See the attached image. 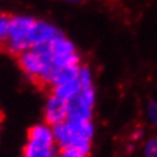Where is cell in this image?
I'll return each mask as SVG.
<instances>
[{"instance_id":"6da1fadb","label":"cell","mask_w":157,"mask_h":157,"mask_svg":"<svg viewBox=\"0 0 157 157\" xmlns=\"http://www.w3.org/2000/svg\"><path fill=\"white\" fill-rule=\"evenodd\" d=\"M53 136L55 144L60 151L75 149L89 155L92 149V140L96 133L95 123L92 121H73L67 120L55 125Z\"/></svg>"},{"instance_id":"7a4b0ae2","label":"cell","mask_w":157,"mask_h":157,"mask_svg":"<svg viewBox=\"0 0 157 157\" xmlns=\"http://www.w3.org/2000/svg\"><path fill=\"white\" fill-rule=\"evenodd\" d=\"M17 61L27 76L41 84L45 83L48 75L55 69L52 65V56L41 55L32 48L19 55Z\"/></svg>"},{"instance_id":"3957f363","label":"cell","mask_w":157,"mask_h":157,"mask_svg":"<svg viewBox=\"0 0 157 157\" xmlns=\"http://www.w3.org/2000/svg\"><path fill=\"white\" fill-rule=\"evenodd\" d=\"M96 105L95 87L81 88V92L68 103V120L92 121Z\"/></svg>"},{"instance_id":"277c9868","label":"cell","mask_w":157,"mask_h":157,"mask_svg":"<svg viewBox=\"0 0 157 157\" xmlns=\"http://www.w3.org/2000/svg\"><path fill=\"white\" fill-rule=\"evenodd\" d=\"M44 123L55 127L68 120V103L63 101L55 95L48 96L44 105Z\"/></svg>"},{"instance_id":"5b68a950","label":"cell","mask_w":157,"mask_h":157,"mask_svg":"<svg viewBox=\"0 0 157 157\" xmlns=\"http://www.w3.org/2000/svg\"><path fill=\"white\" fill-rule=\"evenodd\" d=\"M63 35L57 28H55L52 24H48L45 21H36L31 31L27 35V41L32 48L33 45L40 44V43L51 41L55 37Z\"/></svg>"},{"instance_id":"8992f818","label":"cell","mask_w":157,"mask_h":157,"mask_svg":"<svg viewBox=\"0 0 157 157\" xmlns=\"http://www.w3.org/2000/svg\"><path fill=\"white\" fill-rule=\"evenodd\" d=\"M35 23L36 21L29 16L11 17L8 25V40H27V35Z\"/></svg>"},{"instance_id":"52a82bcc","label":"cell","mask_w":157,"mask_h":157,"mask_svg":"<svg viewBox=\"0 0 157 157\" xmlns=\"http://www.w3.org/2000/svg\"><path fill=\"white\" fill-rule=\"evenodd\" d=\"M27 140L36 141L41 144H55V136H53V128L47 123H37L33 124L27 132Z\"/></svg>"},{"instance_id":"ba28073f","label":"cell","mask_w":157,"mask_h":157,"mask_svg":"<svg viewBox=\"0 0 157 157\" xmlns=\"http://www.w3.org/2000/svg\"><path fill=\"white\" fill-rule=\"evenodd\" d=\"M57 149L59 148L56 145L41 144L27 140L24 148H23V157H57Z\"/></svg>"},{"instance_id":"9c48e42d","label":"cell","mask_w":157,"mask_h":157,"mask_svg":"<svg viewBox=\"0 0 157 157\" xmlns=\"http://www.w3.org/2000/svg\"><path fill=\"white\" fill-rule=\"evenodd\" d=\"M80 92H81V84H80V81H78V78L67 81L64 84L56 85V87L52 88V95L59 97V99H61L63 101H65V103L72 101Z\"/></svg>"},{"instance_id":"30bf717a","label":"cell","mask_w":157,"mask_h":157,"mask_svg":"<svg viewBox=\"0 0 157 157\" xmlns=\"http://www.w3.org/2000/svg\"><path fill=\"white\" fill-rule=\"evenodd\" d=\"M51 43H52L53 55H69V53L76 52L75 44L71 40H68V39H65L64 35L55 37L53 40H51Z\"/></svg>"},{"instance_id":"8fae6325","label":"cell","mask_w":157,"mask_h":157,"mask_svg":"<svg viewBox=\"0 0 157 157\" xmlns=\"http://www.w3.org/2000/svg\"><path fill=\"white\" fill-rule=\"evenodd\" d=\"M143 157H157V136H151L143 145Z\"/></svg>"},{"instance_id":"7c38bea8","label":"cell","mask_w":157,"mask_h":157,"mask_svg":"<svg viewBox=\"0 0 157 157\" xmlns=\"http://www.w3.org/2000/svg\"><path fill=\"white\" fill-rule=\"evenodd\" d=\"M145 119L152 127H157V100H151L145 107Z\"/></svg>"},{"instance_id":"4fadbf2b","label":"cell","mask_w":157,"mask_h":157,"mask_svg":"<svg viewBox=\"0 0 157 157\" xmlns=\"http://www.w3.org/2000/svg\"><path fill=\"white\" fill-rule=\"evenodd\" d=\"M78 81L81 84V88H88V87H95L93 85V76L92 72L88 67H80V72H78Z\"/></svg>"},{"instance_id":"5bb4252c","label":"cell","mask_w":157,"mask_h":157,"mask_svg":"<svg viewBox=\"0 0 157 157\" xmlns=\"http://www.w3.org/2000/svg\"><path fill=\"white\" fill-rule=\"evenodd\" d=\"M10 19L4 15H0V43L8 40V25H10Z\"/></svg>"},{"instance_id":"9a60e30c","label":"cell","mask_w":157,"mask_h":157,"mask_svg":"<svg viewBox=\"0 0 157 157\" xmlns=\"http://www.w3.org/2000/svg\"><path fill=\"white\" fill-rule=\"evenodd\" d=\"M57 157H88V155L75 151V149H64V151H60Z\"/></svg>"},{"instance_id":"2e32d148","label":"cell","mask_w":157,"mask_h":157,"mask_svg":"<svg viewBox=\"0 0 157 157\" xmlns=\"http://www.w3.org/2000/svg\"><path fill=\"white\" fill-rule=\"evenodd\" d=\"M143 136H144V131H143L141 128L136 129V131L132 133V139H133V140H140Z\"/></svg>"},{"instance_id":"e0dca14e","label":"cell","mask_w":157,"mask_h":157,"mask_svg":"<svg viewBox=\"0 0 157 157\" xmlns=\"http://www.w3.org/2000/svg\"><path fill=\"white\" fill-rule=\"evenodd\" d=\"M68 2H71V3H83L84 0H68Z\"/></svg>"},{"instance_id":"ac0fdd59","label":"cell","mask_w":157,"mask_h":157,"mask_svg":"<svg viewBox=\"0 0 157 157\" xmlns=\"http://www.w3.org/2000/svg\"><path fill=\"white\" fill-rule=\"evenodd\" d=\"M2 117H3V115H2V111H0V121H2Z\"/></svg>"}]
</instances>
